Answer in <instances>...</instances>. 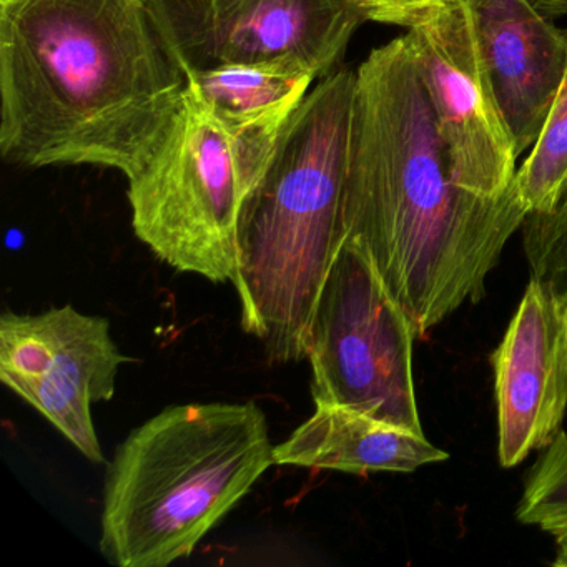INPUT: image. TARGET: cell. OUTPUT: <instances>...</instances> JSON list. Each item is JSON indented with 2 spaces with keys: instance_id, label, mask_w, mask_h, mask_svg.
Returning <instances> with one entry per match:
<instances>
[{
  "instance_id": "cell-1",
  "label": "cell",
  "mask_w": 567,
  "mask_h": 567,
  "mask_svg": "<svg viewBox=\"0 0 567 567\" xmlns=\"http://www.w3.org/2000/svg\"><path fill=\"white\" fill-rule=\"evenodd\" d=\"M526 205L516 187L481 197L457 184L403 35L357 69L344 237L360 241L424 338L477 303Z\"/></svg>"
},
{
  "instance_id": "cell-2",
  "label": "cell",
  "mask_w": 567,
  "mask_h": 567,
  "mask_svg": "<svg viewBox=\"0 0 567 567\" xmlns=\"http://www.w3.org/2000/svg\"><path fill=\"white\" fill-rule=\"evenodd\" d=\"M187 75L151 0H0V154L131 181L177 114Z\"/></svg>"
},
{
  "instance_id": "cell-3",
  "label": "cell",
  "mask_w": 567,
  "mask_h": 567,
  "mask_svg": "<svg viewBox=\"0 0 567 567\" xmlns=\"http://www.w3.org/2000/svg\"><path fill=\"white\" fill-rule=\"evenodd\" d=\"M354 84L348 69L320 79L241 207L231 284L241 328L270 363L307 358L311 317L344 240Z\"/></svg>"
},
{
  "instance_id": "cell-4",
  "label": "cell",
  "mask_w": 567,
  "mask_h": 567,
  "mask_svg": "<svg viewBox=\"0 0 567 567\" xmlns=\"http://www.w3.org/2000/svg\"><path fill=\"white\" fill-rule=\"evenodd\" d=\"M274 447L254 401L165 408L115 451L102 554L121 567H165L190 556L274 466Z\"/></svg>"
},
{
  "instance_id": "cell-5",
  "label": "cell",
  "mask_w": 567,
  "mask_h": 567,
  "mask_svg": "<svg viewBox=\"0 0 567 567\" xmlns=\"http://www.w3.org/2000/svg\"><path fill=\"white\" fill-rule=\"evenodd\" d=\"M285 127L225 124L187 89L154 154L128 181L138 240L181 274L231 281L241 207Z\"/></svg>"
},
{
  "instance_id": "cell-6",
  "label": "cell",
  "mask_w": 567,
  "mask_h": 567,
  "mask_svg": "<svg viewBox=\"0 0 567 567\" xmlns=\"http://www.w3.org/2000/svg\"><path fill=\"white\" fill-rule=\"evenodd\" d=\"M413 327L367 248L344 237L308 330L315 404H338L423 434Z\"/></svg>"
},
{
  "instance_id": "cell-7",
  "label": "cell",
  "mask_w": 567,
  "mask_h": 567,
  "mask_svg": "<svg viewBox=\"0 0 567 567\" xmlns=\"http://www.w3.org/2000/svg\"><path fill=\"white\" fill-rule=\"evenodd\" d=\"M188 72L298 61L318 79L340 64L364 24L340 0H151Z\"/></svg>"
},
{
  "instance_id": "cell-8",
  "label": "cell",
  "mask_w": 567,
  "mask_h": 567,
  "mask_svg": "<svg viewBox=\"0 0 567 567\" xmlns=\"http://www.w3.org/2000/svg\"><path fill=\"white\" fill-rule=\"evenodd\" d=\"M124 363L132 358L118 350L107 318L71 305L0 317V380L95 464L105 457L92 403L114 398Z\"/></svg>"
},
{
  "instance_id": "cell-9",
  "label": "cell",
  "mask_w": 567,
  "mask_h": 567,
  "mask_svg": "<svg viewBox=\"0 0 567 567\" xmlns=\"http://www.w3.org/2000/svg\"><path fill=\"white\" fill-rule=\"evenodd\" d=\"M450 155L454 178L481 197H501L516 177V148L463 4L403 35Z\"/></svg>"
},
{
  "instance_id": "cell-10",
  "label": "cell",
  "mask_w": 567,
  "mask_h": 567,
  "mask_svg": "<svg viewBox=\"0 0 567 567\" xmlns=\"http://www.w3.org/2000/svg\"><path fill=\"white\" fill-rule=\"evenodd\" d=\"M491 364L497 457L516 467L556 441L567 413V313L553 281L530 278Z\"/></svg>"
},
{
  "instance_id": "cell-11",
  "label": "cell",
  "mask_w": 567,
  "mask_h": 567,
  "mask_svg": "<svg viewBox=\"0 0 567 567\" xmlns=\"http://www.w3.org/2000/svg\"><path fill=\"white\" fill-rule=\"evenodd\" d=\"M516 155L539 138L567 71V35L537 0H466Z\"/></svg>"
},
{
  "instance_id": "cell-12",
  "label": "cell",
  "mask_w": 567,
  "mask_h": 567,
  "mask_svg": "<svg viewBox=\"0 0 567 567\" xmlns=\"http://www.w3.org/2000/svg\"><path fill=\"white\" fill-rule=\"evenodd\" d=\"M447 457L450 454L430 443L424 433L324 403H318L313 416L274 447L278 466L350 474L413 473L426 464L443 463Z\"/></svg>"
},
{
  "instance_id": "cell-13",
  "label": "cell",
  "mask_w": 567,
  "mask_h": 567,
  "mask_svg": "<svg viewBox=\"0 0 567 567\" xmlns=\"http://www.w3.org/2000/svg\"><path fill=\"white\" fill-rule=\"evenodd\" d=\"M315 81L301 62L277 61L188 72L187 89L225 124L264 127L288 124Z\"/></svg>"
},
{
  "instance_id": "cell-14",
  "label": "cell",
  "mask_w": 567,
  "mask_h": 567,
  "mask_svg": "<svg viewBox=\"0 0 567 567\" xmlns=\"http://www.w3.org/2000/svg\"><path fill=\"white\" fill-rule=\"evenodd\" d=\"M567 184V71L539 138L517 168L514 187L529 214H547Z\"/></svg>"
},
{
  "instance_id": "cell-15",
  "label": "cell",
  "mask_w": 567,
  "mask_h": 567,
  "mask_svg": "<svg viewBox=\"0 0 567 567\" xmlns=\"http://www.w3.org/2000/svg\"><path fill=\"white\" fill-rule=\"evenodd\" d=\"M516 517L550 536L567 534V433L544 450L524 483Z\"/></svg>"
},
{
  "instance_id": "cell-16",
  "label": "cell",
  "mask_w": 567,
  "mask_h": 567,
  "mask_svg": "<svg viewBox=\"0 0 567 567\" xmlns=\"http://www.w3.org/2000/svg\"><path fill=\"white\" fill-rule=\"evenodd\" d=\"M523 245L533 277L553 281L557 288L567 280V184L553 210L527 214Z\"/></svg>"
},
{
  "instance_id": "cell-17",
  "label": "cell",
  "mask_w": 567,
  "mask_h": 567,
  "mask_svg": "<svg viewBox=\"0 0 567 567\" xmlns=\"http://www.w3.org/2000/svg\"><path fill=\"white\" fill-rule=\"evenodd\" d=\"M363 22L413 29L463 4L464 0H340Z\"/></svg>"
},
{
  "instance_id": "cell-18",
  "label": "cell",
  "mask_w": 567,
  "mask_h": 567,
  "mask_svg": "<svg viewBox=\"0 0 567 567\" xmlns=\"http://www.w3.org/2000/svg\"><path fill=\"white\" fill-rule=\"evenodd\" d=\"M556 539V559L554 566L567 567V534L554 537Z\"/></svg>"
},
{
  "instance_id": "cell-19",
  "label": "cell",
  "mask_w": 567,
  "mask_h": 567,
  "mask_svg": "<svg viewBox=\"0 0 567 567\" xmlns=\"http://www.w3.org/2000/svg\"><path fill=\"white\" fill-rule=\"evenodd\" d=\"M559 293H560V298H563L564 308H566V313H567V280L564 281L563 285H560Z\"/></svg>"
},
{
  "instance_id": "cell-20",
  "label": "cell",
  "mask_w": 567,
  "mask_h": 567,
  "mask_svg": "<svg viewBox=\"0 0 567 567\" xmlns=\"http://www.w3.org/2000/svg\"><path fill=\"white\" fill-rule=\"evenodd\" d=\"M537 2H539L540 6H543L546 4L547 0H537Z\"/></svg>"
}]
</instances>
